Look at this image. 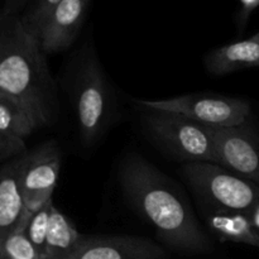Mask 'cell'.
Wrapping results in <instances>:
<instances>
[{
	"label": "cell",
	"mask_w": 259,
	"mask_h": 259,
	"mask_svg": "<svg viewBox=\"0 0 259 259\" xmlns=\"http://www.w3.org/2000/svg\"><path fill=\"white\" fill-rule=\"evenodd\" d=\"M23 153H25L24 139L0 132V163L12 161Z\"/></svg>",
	"instance_id": "19"
},
{
	"label": "cell",
	"mask_w": 259,
	"mask_h": 259,
	"mask_svg": "<svg viewBox=\"0 0 259 259\" xmlns=\"http://www.w3.org/2000/svg\"><path fill=\"white\" fill-rule=\"evenodd\" d=\"M35 129L37 125L22 105L0 95V132L24 139Z\"/></svg>",
	"instance_id": "15"
},
{
	"label": "cell",
	"mask_w": 259,
	"mask_h": 259,
	"mask_svg": "<svg viewBox=\"0 0 259 259\" xmlns=\"http://www.w3.org/2000/svg\"><path fill=\"white\" fill-rule=\"evenodd\" d=\"M20 0H5V8L2 9L3 14H14V7L19 3Z\"/></svg>",
	"instance_id": "20"
},
{
	"label": "cell",
	"mask_w": 259,
	"mask_h": 259,
	"mask_svg": "<svg viewBox=\"0 0 259 259\" xmlns=\"http://www.w3.org/2000/svg\"><path fill=\"white\" fill-rule=\"evenodd\" d=\"M0 15H2V8H0Z\"/></svg>",
	"instance_id": "25"
},
{
	"label": "cell",
	"mask_w": 259,
	"mask_h": 259,
	"mask_svg": "<svg viewBox=\"0 0 259 259\" xmlns=\"http://www.w3.org/2000/svg\"><path fill=\"white\" fill-rule=\"evenodd\" d=\"M83 239L73 223L53 205L43 259H66Z\"/></svg>",
	"instance_id": "14"
},
{
	"label": "cell",
	"mask_w": 259,
	"mask_h": 259,
	"mask_svg": "<svg viewBox=\"0 0 259 259\" xmlns=\"http://www.w3.org/2000/svg\"><path fill=\"white\" fill-rule=\"evenodd\" d=\"M211 128V126H210ZM218 163L259 186V131L247 124L211 128Z\"/></svg>",
	"instance_id": "8"
},
{
	"label": "cell",
	"mask_w": 259,
	"mask_h": 259,
	"mask_svg": "<svg viewBox=\"0 0 259 259\" xmlns=\"http://www.w3.org/2000/svg\"><path fill=\"white\" fill-rule=\"evenodd\" d=\"M35 34L15 14L0 15V95L25 109L37 128L52 123L57 95Z\"/></svg>",
	"instance_id": "2"
},
{
	"label": "cell",
	"mask_w": 259,
	"mask_h": 259,
	"mask_svg": "<svg viewBox=\"0 0 259 259\" xmlns=\"http://www.w3.org/2000/svg\"><path fill=\"white\" fill-rule=\"evenodd\" d=\"M53 201L51 200L46 206L38 212H35L28 222L27 227H25V235L32 243L34 249L39 254L40 259L45 257L46 252V243H47V234H48V227H50V217L51 211H52Z\"/></svg>",
	"instance_id": "16"
},
{
	"label": "cell",
	"mask_w": 259,
	"mask_h": 259,
	"mask_svg": "<svg viewBox=\"0 0 259 259\" xmlns=\"http://www.w3.org/2000/svg\"><path fill=\"white\" fill-rule=\"evenodd\" d=\"M4 168H5V163H4V164H2V166H0V180H2L3 174H4Z\"/></svg>",
	"instance_id": "24"
},
{
	"label": "cell",
	"mask_w": 259,
	"mask_h": 259,
	"mask_svg": "<svg viewBox=\"0 0 259 259\" xmlns=\"http://www.w3.org/2000/svg\"><path fill=\"white\" fill-rule=\"evenodd\" d=\"M61 2L62 0H35L30 9L20 17L23 25L38 37V33L45 25L46 20Z\"/></svg>",
	"instance_id": "18"
},
{
	"label": "cell",
	"mask_w": 259,
	"mask_h": 259,
	"mask_svg": "<svg viewBox=\"0 0 259 259\" xmlns=\"http://www.w3.org/2000/svg\"><path fill=\"white\" fill-rule=\"evenodd\" d=\"M144 110L171 111L211 128H235L249 121L247 100L214 94H190L163 100H136Z\"/></svg>",
	"instance_id": "5"
},
{
	"label": "cell",
	"mask_w": 259,
	"mask_h": 259,
	"mask_svg": "<svg viewBox=\"0 0 259 259\" xmlns=\"http://www.w3.org/2000/svg\"><path fill=\"white\" fill-rule=\"evenodd\" d=\"M206 224L220 239L259 247V230L248 214L212 207L206 212Z\"/></svg>",
	"instance_id": "13"
},
{
	"label": "cell",
	"mask_w": 259,
	"mask_h": 259,
	"mask_svg": "<svg viewBox=\"0 0 259 259\" xmlns=\"http://www.w3.org/2000/svg\"><path fill=\"white\" fill-rule=\"evenodd\" d=\"M8 235H4L0 233V253H2V249H3V245H4V242H5V238H7Z\"/></svg>",
	"instance_id": "23"
},
{
	"label": "cell",
	"mask_w": 259,
	"mask_h": 259,
	"mask_svg": "<svg viewBox=\"0 0 259 259\" xmlns=\"http://www.w3.org/2000/svg\"><path fill=\"white\" fill-rule=\"evenodd\" d=\"M120 185L134 209L171 247L189 253L211 248L191 207L169 180L146 158L131 154L120 169Z\"/></svg>",
	"instance_id": "1"
},
{
	"label": "cell",
	"mask_w": 259,
	"mask_h": 259,
	"mask_svg": "<svg viewBox=\"0 0 259 259\" xmlns=\"http://www.w3.org/2000/svg\"><path fill=\"white\" fill-rule=\"evenodd\" d=\"M144 123L164 147L189 162L218 163L214 136L210 126L171 111L147 110Z\"/></svg>",
	"instance_id": "4"
},
{
	"label": "cell",
	"mask_w": 259,
	"mask_h": 259,
	"mask_svg": "<svg viewBox=\"0 0 259 259\" xmlns=\"http://www.w3.org/2000/svg\"><path fill=\"white\" fill-rule=\"evenodd\" d=\"M75 82V111L78 132L86 146L105 131L110 115V95L105 76L93 55L78 68Z\"/></svg>",
	"instance_id": "6"
},
{
	"label": "cell",
	"mask_w": 259,
	"mask_h": 259,
	"mask_svg": "<svg viewBox=\"0 0 259 259\" xmlns=\"http://www.w3.org/2000/svg\"><path fill=\"white\" fill-rule=\"evenodd\" d=\"M182 171L190 186L212 207L250 217L259 206L258 185L220 164L189 162Z\"/></svg>",
	"instance_id": "3"
},
{
	"label": "cell",
	"mask_w": 259,
	"mask_h": 259,
	"mask_svg": "<svg viewBox=\"0 0 259 259\" xmlns=\"http://www.w3.org/2000/svg\"><path fill=\"white\" fill-rule=\"evenodd\" d=\"M205 66L217 76L259 67V32L247 39L211 51L205 58Z\"/></svg>",
	"instance_id": "12"
},
{
	"label": "cell",
	"mask_w": 259,
	"mask_h": 259,
	"mask_svg": "<svg viewBox=\"0 0 259 259\" xmlns=\"http://www.w3.org/2000/svg\"><path fill=\"white\" fill-rule=\"evenodd\" d=\"M28 152L5 163L0 180V233L9 235L17 228L24 211L23 171Z\"/></svg>",
	"instance_id": "11"
},
{
	"label": "cell",
	"mask_w": 259,
	"mask_h": 259,
	"mask_svg": "<svg viewBox=\"0 0 259 259\" xmlns=\"http://www.w3.org/2000/svg\"><path fill=\"white\" fill-rule=\"evenodd\" d=\"M244 2V4L247 5L248 8H254L255 5H258L259 0H243Z\"/></svg>",
	"instance_id": "22"
},
{
	"label": "cell",
	"mask_w": 259,
	"mask_h": 259,
	"mask_svg": "<svg viewBox=\"0 0 259 259\" xmlns=\"http://www.w3.org/2000/svg\"><path fill=\"white\" fill-rule=\"evenodd\" d=\"M90 0H62L38 33L45 55L65 51L77 37Z\"/></svg>",
	"instance_id": "10"
},
{
	"label": "cell",
	"mask_w": 259,
	"mask_h": 259,
	"mask_svg": "<svg viewBox=\"0 0 259 259\" xmlns=\"http://www.w3.org/2000/svg\"><path fill=\"white\" fill-rule=\"evenodd\" d=\"M0 259H40L25 235V227L17 225V228L5 238Z\"/></svg>",
	"instance_id": "17"
},
{
	"label": "cell",
	"mask_w": 259,
	"mask_h": 259,
	"mask_svg": "<svg viewBox=\"0 0 259 259\" xmlns=\"http://www.w3.org/2000/svg\"><path fill=\"white\" fill-rule=\"evenodd\" d=\"M164 250L141 237L83 238L66 259H163Z\"/></svg>",
	"instance_id": "9"
},
{
	"label": "cell",
	"mask_w": 259,
	"mask_h": 259,
	"mask_svg": "<svg viewBox=\"0 0 259 259\" xmlns=\"http://www.w3.org/2000/svg\"><path fill=\"white\" fill-rule=\"evenodd\" d=\"M250 218H252L253 220V224H254L255 228L259 230V206L250 214Z\"/></svg>",
	"instance_id": "21"
},
{
	"label": "cell",
	"mask_w": 259,
	"mask_h": 259,
	"mask_svg": "<svg viewBox=\"0 0 259 259\" xmlns=\"http://www.w3.org/2000/svg\"><path fill=\"white\" fill-rule=\"evenodd\" d=\"M61 168V153L53 142L42 144L28 152L23 171L24 211L20 222H29L30 218L52 200Z\"/></svg>",
	"instance_id": "7"
}]
</instances>
